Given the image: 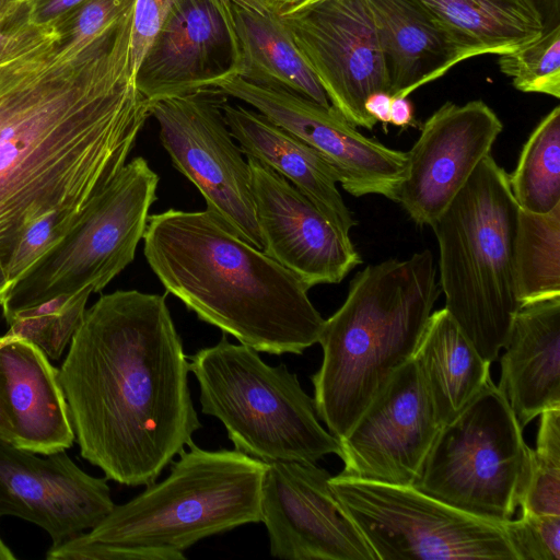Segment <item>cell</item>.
<instances>
[{"instance_id": "6da1fadb", "label": "cell", "mask_w": 560, "mask_h": 560, "mask_svg": "<svg viewBox=\"0 0 560 560\" xmlns=\"http://www.w3.org/2000/svg\"><path fill=\"white\" fill-rule=\"evenodd\" d=\"M0 42V266L49 213L82 219L150 114L131 66V19L78 38L24 2Z\"/></svg>"}, {"instance_id": "7a4b0ae2", "label": "cell", "mask_w": 560, "mask_h": 560, "mask_svg": "<svg viewBox=\"0 0 560 560\" xmlns=\"http://www.w3.org/2000/svg\"><path fill=\"white\" fill-rule=\"evenodd\" d=\"M58 371L80 454L106 479L147 487L201 428L165 295H101Z\"/></svg>"}, {"instance_id": "3957f363", "label": "cell", "mask_w": 560, "mask_h": 560, "mask_svg": "<svg viewBox=\"0 0 560 560\" xmlns=\"http://www.w3.org/2000/svg\"><path fill=\"white\" fill-rule=\"evenodd\" d=\"M142 240L166 292L200 320L257 352L302 354L318 342L325 319L310 288L212 211L149 215Z\"/></svg>"}, {"instance_id": "277c9868", "label": "cell", "mask_w": 560, "mask_h": 560, "mask_svg": "<svg viewBox=\"0 0 560 560\" xmlns=\"http://www.w3.org/2000/svg\"><path fill=\"white\" fill-rule=\"evenodd\" d=\"M440 293L429 249L369 265L351 280L343 304L325 319L323 361L312 376L317 415L335 438L412 358Z\"/></svg>"}, {"instance_id": "5b68a950", "label": "cell", "mask_w": 560, "mask_h": 560, "mask_svg": "<svg viewBox=\"0 0 560 560\" xmlns=\"http://www.w3.org/2000/svg\"><path fill=\"white\" fill-rule=\"evenodd\" d=\"M520 207L491 153L431 224L444 308L489 363L504 349L521 307L514 277Z\"/></svg>"}, {"instance_id": "8992f818", "label": "cell", "mask_w": 560, "mask_h": 560, "mask_svg": "<svg viewBox=\"0 0 560 560\" xmlns=\"http://www.w3.org/2000/svg\"><path fill=\"white\" fill-rule=\"evenodd\" d=\"M152 482L114 509L84 537L110 546L182 552L203 538L261 522L266 464L233 448L194 442Z\"/></svg>"}, {"instance_id": "52a82bcc", "label": "cell", "mask_w": 560, "mask_h": 560, "mask_svg": "<svg viewBox=\"0 0 560 560\" xmlns=\"http://www.w3.org/2000/svg\"><path fill=\"white\" fill-rule=\"evenodd\" d=\"M188 359L202 413L222 422L234 448L265 464L339 456V440L323 428L314 398L285 364H267L225 334Z\"/></svg>"}, {"instance_id": "ba28073f", "label": "cell", "mask_w": 560, "mask_h": 560, "mask_svg": "<svg viewBox=\"0 0 560 560\" xmlns=\"http://www.w3.org/2000/svg\"><path fill=\"white\" fill-rule=\"evenodd\" d=\"M532 448L491 377L440 429L413 487L495 524L510 521L526 489Z\"/></svg>"}, {"instance_id": "9c48e42d", "label": "cell", "mask_w": 560, "mask_h": 560, "mask_svg": "<svg viewBox=\"0 0 560 560\" xmlns=\"http://www.w3.org/2000/svg\"><path fill=\"white\" fill-rule=\"evenodd\" d=\"M158 184L144 158L126 163L74 232L9 291L0 305L4 318L59 296L102 291L135 259Z\"/></svg>"}, {"instance_id": "30bf717a", "label": "cell", "mask_w": 560, "mask_h": 560, "mask_svg": "<svg viewBox=\"0 0 560 560\" xmlns=\"http://www.w3.org/2000/svg\"><path fill=\"white\" fill-rule=\"evenodd\" d=\"M330 487L376 560H516L503 526L413 486L337 475Z\"/></svg>"}, {"instance_id": "8fae6325", "label": "cell", "mask_w": 560, "mask_h": 560, "mask_svg": "<svg viewBox=\"0 0 560 560\" xmlns=\"http://www.w3.org/2000/svg\"><path fill=\"white\" fill-rule=\"evenodd\" d=\"M226 98L211 88L150 102V114L173 166L198 188L207 209L264 250L249 165L222 110Z\"/></svg>"}, {"instance_id": "7c38bea8", "label": "cell", "mask_w": 560, "mask_h": 560, "mask_svg": "<svg viewBox=\"0 0 560 560\" xmlns=\"http://www.w3.org/2000/svg\"><path fill=\"white\" fill-rule=\"evenodd\" d=\"M280 19L330 105L372 130L364 103L389 83L368 0H313Z\"/></svg>"}, {"instance_id": "4fadbf2b", "label": "cell", "mask_w": 560, "mask_h": 560, "mask_svg": "<svg viewBox=\"0 0 560 560\" xmlns=\"http://www.w3.org/2000/svg\"><path fill=\"white\" fill-rule=\"evenodd\" d=\"M240 100L317 151L341 187L354 197L381 195L396 202L407 152L357 130L336 108L293 91L230 77L214 88Z\"/></svg>"}, {"instance_id": "5bb4252c", "label": "cell", "mask_w": 560, "mask_h": 560, "mask_svg": "<svg viewBox=\"0 0 560 560\" xmlns=\"http://www.w3.org/2000/svg\"><path fill=\"white\" fill-rule=\"evenodd\" d=\"M331 475L313 463L266 464L261 522L273 558L376 560L330 487Z\"/></svg>"}, {"instance_id": "9a60e30c", "label": "cell", "mask_w": 560, "mask_h": 560, "mask_svg": "<svg viewBox=\"0 0 560 560\" xmlns=\"http://www.w3.org/2000/svg\"><path fill=\"white\" fill-rule=\"evenodd\" d=\"M442 428L411 358L339 440L345 477L413 486Z\"/></svg>"}, {"instance_id": "2e32d148", "label": "cell", "mask_w": 560, "mask_h": 560, "mask_svg": "<svg viewBox=\"0 0 560 560\" xmlns=\"http://www.w3.org/2000/svg\"><path fill=\"white\" fill-rule=\"evenodd\" d=\"M106 480L82 470L66 450L43 455L0 439V517L37 525L51 546L92 529L114 509Z\"/></svg>"}, {"instance_id": "e0dca14e", "label": "cell", "mask_w": 560, "mask_h": 560, "mask_svg": "<svg viewBox=\"0 0 560 560\" xmlns=\"http://www.w3.org/2000/svg\"><path fill=\"white\" fill-rule=\"evenodd\" d=\"M503 129L483 101L446 102L422 125L407 152L396 202L417 225H429L446 209Z\"/></svg>"}, {"instance_id": "ac0fdd59", "label": "cell", "mask_w": 560, "mask_h": 560, "mask_svg": "<svg viewBox=\"0 0 560 560\" xmlns=\"http://www.w3.org/2000/svg\"><path fill=\"white\" fill-rule=\"evenodd\" d=\"M238 74V49L225 0H175L136 72L150 102L215 88Z\"/></svg>"}, {"instance_id": "d6986e66", "label": "cell", "mask_w": 560, "mask_h": 560, "mask_svg": "<svg viewBox=\"0 0 560 560\" xmlns=\"http://www.w3.org/2000/svg\"><path fill=\"white\" fill-rule=\"evenodd\" d=\"M246 160L262 252L308 288L341 282L362 262L351 238L290 182L259 161Z\"/></svg>"}, {"instance_id": "ffe728a7", "label": "cell", "mask_w": 560, "mask_h": 560, "mask_svg": "<svg viewBox=\"0 0 560 560\" xmlns=\"http://www.w3.org/2000/svg\"><path fill=\"white\" fill-rule=\"evenodd\" d=\"M0 392L14 445L43 455L72 446L74 432L59 371L33 342L3 336Z\"/></svg>"}, {"instance_id": "44dd1931", "label": "cell", "mask_w": 560, "mask_h": 560, "mask_svg": "<svg viewBox=\"0 0 560 560\" xmlns=\"http://www.w3.org/2000/svg\"><path fill=\"white\" fill-rule=\"evenodd\" d=\"M504 349L498 387L524 429L560 407V296L522 305Z\"/></svg>"}, {"instance_id": "7402d4cb", "label": "cell", "mask_w": 560, "mask_h": 560, "mask_svg": "<svg viewBox=\"0 0 560 560\" xmlns=\"http://www.w3.org/2000/svg\"><path fill=\"white\" fill-rule=\"evenodd\" d=\"M222 110L245 158L259 161L290 182L342 235L350 237L358 221L338 190L334 171L317 151L254 108L226 98Z\"/></svg>"}, {"instance_id": "603a6c76", "label": "cell", "mask_w": 560, "mask_h": 560, "mask_svg": "<svg viewBox=\"0 0 560 560\" xmlns=\"http://www.w3.org/2000/svg\"><path fill=\"white\" fill-rule=\"evenodd\" d=\"M392 96L407 97L464 56L412 0H368Z\"/></svg>"}, {"instance_id": "cb8c5ba5", "label": "cell", "mask_w": 560, "mask_h": 560, "mask_svg": "<svg viewBox=\"0 0 560 560\" xmlns=\"http://www.w3.org/2000/svg\"><path fill=\"white\" fill-rule=\"evenodd\" d=\"M238 49V77L293 91L330 106L326 93L293 39L262 0H225Z\"/></svg>"}, {"instance_id": "d4e9b609", "label": "cell", "mask_w": 560, "mask_h": 560, "mask_svg": "<svg viewBox=\"0 0 560 560\" xmlns=\"http://www.w3.org/2000/svg\"><path fill=\"white\" fill-rule=\"evenodd\" d=\"M412 359L442 425L453 420L490 378L491 363L444 307L431 313Z\"/></svg>"}, {"instance_id": "484cf974", "label": "cell", "mask_w": 560, "mask_h": 560, "mask_svg": "<svg viewBox=\"0 0 560 560\" xmlns=\"http://www.w3.org/2000/svg\"><path fill=\"white\" fill-rule=\"evenodd\" d=\"M441 28L465 60L504 55L542 34L527 0H412Z\"/></svg>"}, {"instance_id": "4316f807", "label": "cell", "mask_w": 560, "mask_h": 560, "mask_svg": "<svg viewBox=\"0 0 560 560\" xmlns=\"http://www.w3.org/2000/svg\"><path fill=\"white\" fill-rule=\"evenodd\" d=\"M514 277L521 306L560 296V205L546 214L520 208Z\"/></svg>"}, {"instance_id": "83f0119b", "label": "cell", "mask_w": 560, "mask_h": 560, "mask_svg": "<svg viewBox=\"0 0 560 560\" xmlns=\"http://www.w3.org/2000/svg\"><path fill=\"white\" fill-rule=\"evenodd\" d=\"M509 183L523 210L546 214L560 205V106L532 131Z\"/></svg>"}, {"instance_id": "f1b7e54d", "label": "cell", "mask_w": 560, "mask_h": 560, "mask_svg": "<svg viewBox=\"0 0 560 560\" xmlns=\"http://www.w3.org/2000/svg\"><path fill=\"white\" fill-rule=\"evenodd\" d=\"M91 294L59 296L5 318V335L26 339L49 360H58L82 323Z\"/></svg>"}, {"instance_id": "f546056e", "label": "cell", "mask_w": 560, "mask_h": 560, "mask_svg": "<svg viewBox=\"0 0 560 560\" xmlns=\"http://www.w3.org/2000/svg\"><path fill=\"white\" fill-rule=\"evenodd\" d=\"M521 512L560 515V407L540 416Z\"/></svg>"}, {"instance_id": "4dcf8cb0", "label": "cell", "mask_w": 560, "mask_h": 560, "mask_svg": "<svg viewBox=\"0 0 560 560\" xmlns=\"http://www.w3.org/2000/svg\"><path fill=\"white\" fill-rule=\"evenodd\" d=\"M499 68L525 93L560 97V25L522 48L499 56Z\"/></svg>"}, {"instance_id": "1f68e13d", "label": "cell", "mask_w": 560, "mask_h": 560, "mask_svg": "<svg viewBox=\"0 0 560 560\" xmlns=\"http://www.w3.org/2000/svg\"><path fill=\"white\" fill-rule=\"evenodd\" d=\"M502 526L516 560H560V515L521 512Z\"/></svg>"}, {"instance_id": "d6a6232c", "label": "cell", "mask_w": 560, "mask_h": 560, "mask_svg": "<svg viewBox=\"0 0 560 560\" xmlns=\"http://www.w3.org/2000/svg\"><path fill=\"white\" fill-rule=\"evenodd\" d=\"M49 560H185L186 556L166 549L126 548L89 540L83 533L62 545L51 546Z\"/></svg>"}, {"instance_id": "836d02e7", "label": "cell", "mask_w": 560, "mask_h": 560, "mask_svg": "<svg viewBox=\"0 0 560 560\" xmlns=\"http://www.w3.org/2000/svg\"><path fill=\"white\" fill-rule=\"evenodd\" d=\"M175 0H135L131 22V66L133 75L166 20Z\"/></svg>"}, {"instance_id": "e575fe53", "label": "cell", "mask_w": 560, "mask_h": 560, "mask_svg": "<svg viewBox=\"0 0 560 560\" xmlns=\"http://www.w3.org/2000/svg\"><path fill=\"white\" fill-rule=\"evenodd\" d=\"M88 0H34L28 2L38 21H49L62 16Z\"/></svg>"}, {"instance_id": "d590c367", "label": "cell", "mask_w": 560, "mask_h": 560, "mask_svg": "<svg viewBox=\"0 0 560 560\" xmlns=\"http://www.w3.org/2000/svg\"><path fill=\"white\" fill-rule=\"evenodd\" d=\"M392 98L387 92H375L366 98L364 108L373 119L385 126L389 122Z\"/></svg>"}, {"instance_id": "8d00e7d4", "label": "cell", "mask_w": 560, "mask_h": 560, "mask_svg": "<svg viewBox=\"0 0 560 560\" xmlns=\"http://www.w3.org/2000/svg\"><path fill=\"white\" fill-rule=\"evenodd\" d=\"M539 15L542 33L560 25V0H527Z\"/></svg>"}, {"instance_id": "74e56055", "label": "cell", "mask_w": 560, "mask_h": 560, "mask_svg": "<svg viewBox=\"0 0 560 560\" xmlns=\"http://www.w3.org/2000/svg\"><path fill=\"white\" fill-rule=\"evenodd\" d=\"M389 122L400 128L416 126L413 106L408 97L393 96Z\"/></svg>"}, {"instance_id": "f35d334b", "label": "cell", "mask_w": 560, "mask_h": 560, "mask_svg": "<svg viewBox=\"0 0 560 560\" xmlns=\"http://www.w3.org/2000/svg\"><path fill=\"white\" fill-rule=\"evenodd\" d=\"M277 15H288L313 0H262Z\"/></svg>"}, {"instance_id": "ab89813d", "label": "cell", "mask_w": 560, "mask_h": 560, "mask_svg": "<svg viewBox=\"0 0 560 560\" xmlns=\"http://www.w3.org/2000/svg\"><path fill=\"white\" fill-rule=\"evenodd\" d=\"M3 336L0 337V345ZM0 439L13 444V431L0 392Z\"/></svg>"}, {"instance_id": "60d3db41", "label": "cell", "mask_w": 560, "mask_h": 560, "mask_svg": "<svg viewBox=\"0 0 560 560\" xmlns=\"http://www.w3.org/2000/svg\"><path fill=\"white\" fill-rule=\"evenodd\" d=\"M12 289V284L8 280L5 269L0 266V305L4 302L9 291Z\"/></svg>"}, {"instance_id": "b9f144b4", "label": "cell", "mask_w": 560, "mask_h": 560, "mask_svg": "<svg viewBox=\"0 0 560 560\" xmlns=\"http://www.w3.org/2000/svg\"><path fill=\"white\" fill-rule=\"evenodd\" d=\"M10 2L11 0H0V42L2 38V28L10 14Z\"/></svg>"}, {"instance_id": "7bdbcfd3", "label": "cell", "mask_w": 560, "mask_h": 560, "mask_svg": "<svg viewBox=\"0 0 560 560\" xmlns=\"http://www.w3.org/2000/svg\"><path fill=\"white\" fill-rule=\"evenodd\" d=\"M16 557L0 537V560H14Z\"/></svg>"}, {"instance_id": "ee69618b", "label": "cell", "mask_w": 560, "mask_h": 560, "mask_svg": "<svg viewBox=\"0 0 560 560\" xmlns=\"http://www.w3.org/2000/svg\"><path fill=\"white\" fill-rule=\"evenodd\" d=\"M19 2H30V1H34V0H18Z\"/></svg>"}]
</instances>
